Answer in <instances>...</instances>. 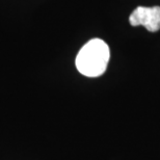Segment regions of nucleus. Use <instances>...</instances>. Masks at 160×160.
<instances>
[{"instance_id":"f257e3e1","label":"nucleus","mask_w":160,"mask_h":160,"mask_svg":"<svg viewBox=\"0 0 160 160\" xmlns=\"http://www.w3.org/2000/svg\"><path fill=\"white\" fill-rule=\"evenodd\" d=\"M110 58L108 45L100 39H92L83 46L76 56V68L86 77H98L106 71Z\"/></svg>"},{"instance_id":"f03ea898","label":"nucleus","mask_w":160,"mask_h":160,"mask_svg":"<svg viewBox=\"0 0 160 160\" xmlns=\"http://www.w3.org/2000/svg\"><path fill=\"white\" fill-rule=\"evenodd\" d=\"M129 22L132 26L142 25L147 30L156 32L160 29V6H138L130 15Z\"/></svg>"}]
</instances>
